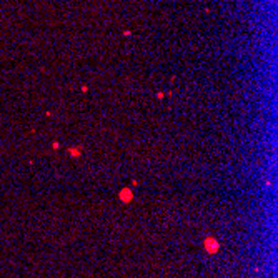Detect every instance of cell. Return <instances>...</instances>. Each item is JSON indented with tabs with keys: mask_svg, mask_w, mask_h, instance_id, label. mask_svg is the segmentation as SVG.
Listing matches in <instances>:
<instances>
[{
	"mask_svg": "<svg viewBox=\"0 0 278 278\" xmlns=\"http://www.w3.org/2000/svg\"><path fill=\"white\" fill-rule=\"evenodd\" d=\"M205 245H206V250H208L210 253H213V252H217V250H218V243H217V242H213L212 238L206 240Z\"/></svg>",
	"mask_w": 278,
	"mask_h": 278,
	"instance_id": "1",
	"label": "cell"
}]
</instances>
